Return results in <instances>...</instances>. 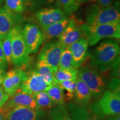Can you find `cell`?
<instances>
[{
  "label": "cell",
  "mask_w": 120,
  "mask_h": 120,
  "mask_svg": "<svg viewBox=\"0 0 120 120\" xmlns=\"http://www.w3.org/2000/svg\"><path fill=\"white\" fill-rule=\"evenodd\" d=\"M120 47L112 40L103 41L93 51L91 55V65L99 71L106 72L120 59Z\"/></svg>",
  "instance_id": "obj_1"
},
{
  "label": "cell",
  "mask_w": 120,
  "mask_h": 120,
  "mask_svg": "<svg viewBox=\"0 0 120 120\" xmlns=\"http://www.w3.org/2000/svg\"><path fill=\"white\" fill-rule=\"evenodd\" d=\"M86 23L97 25L120 21L119 1L109 6L103 7L97 4L90 5L85 14Z\"/></svg>",
  "instance_id": "obj_2"
},
{
  "label": "cell",
  "mask_w": 120,
  "mask_h": 120,
  "mask_svg": "<svg viewBox=\"0 0 120 120\" xmlns=\"http://www.w3.org/2000/svg\"><path fill=\"white\" fill-rule=\"evenodd\" d=\"M84 37L90 46H94L104 38H120V21L102 25H81Z\"/></svg>",
  "instance_id": "obj_3"
},
{
  "label": "cell",
  "mask_w": 120,
  "mask_h": 120,
  "mask_svg": "<svg viewBox=\"0 0 120 120\" xmlns=\"http://www.w3.org/2000/svg\"><path fill=\"white\" fill-rule=\"evenodd\" d=\"M98 101L89 105L88 109L101 120L120 113V94L111 90L103 92Z\"/></svg>",
  "instance_id": "obj_4"
},
{
  "label": "cell",
  "mask_w": 120,
  "mask_h": 120,
  "mask_svg": "<svg viewBox=\"0 0 120 120\" xmlns=\"http://www.w3.org/2000/svg\"><path fill=\"white\" fill-rule=\"evenodd\" d=\"M77 76L88 87L92 96L98 98L102 95L106 83L97 68L91 65H86L78 71Z\"/></svg>",
  "instance_id": "obj_5"
},
{
  "label": "cell",
  "mask_w": 120,
  "mask_h": 120,
  "mask_svg": "<svg viewBox=\"0 0 120 120\" xmlns=\"http://www.w3.org/2000/svg\"><path fill=\"white\" fill-rule=\"evenodd\" d=\"M22 30L20 26H16L9 33L12 44V63L19 67L25 66L30 62Z\"/></svg>",
  "instance_id": "obj_6"
},
{
  "label": "cell",
  "mask_w": 120,
  "mask_h": 120,
  "mask_svg": "<svg viewBox=\"0 0 120 120\" xmlns=\"http://www.w3.org/2000/svg\"><path fill=\"white\" fill-rule=\"evenodd\" d=\"M64 46L59 41L46 43L40 52L38 60H42L56 72L59 68L60 60Z\"/></svg>",
  "instance_id": "obj_7"
},
{
  "label": "cell",
  "mask_w": 120,
  "mask_h": 120,
  "mask_svg": "<svg viewBox=\"0 0 120 120\" xmlns=\"http://www.w3.org/2000/svg\"><path fill=\"white\" fill-rule=\"evenodd\" d=\"M22 31L28 54L36 53L44 41L41 30L34 24L28 23Z\"/></svg>",
  "instance_id": "obj_8"
},
{
  "label": "cell",
  "mask_w": 120,
  "mask_h": 120,
  "mask_svg": "<svg viewBox=\"0 0 120 120\" xmlns=\"http://www.w3.org/2000/svg\"><path fill=\"white\" fill-rule=\"evenodd\" d=\"M17 106H23L34 109H38L32 95L22 91L19 89L14 94L9 97L8 100L0 109L4 115L13 108Z\"/></svg>",
  "instance_id": "obj_9"
},
{
  "label": "cell",
  "mask_w": 120,
  "mask_h": 120,
  "mask_svg": "<svg viewBox=\"0 0 120 120\" xmlns=\"http://www.w3.org/2000/svg\"><path fill=\"white\" fill-rule=\"evenodd\" d=\"M26 72L20 68H15L6 73L3 79L1 87L4 92L11 96L20 89Z\"/></svg>",
  "instance_id": "obj_10"
},
{
  "label": "cell",
  "mask_w": 120,
  "mask_h": 120,
  "mask_svg": "<svg viewBox=\"0 0 120 120\" xmlns=\"http://www.w3.org/2000/svg\"><path fill=\"white\" fill-rule=\"evenodd\" d=\"M49 87V85L43 77L34 70L26 72V77L20 89L27 94L33 95L36 93L46 91Z\"/></svg>",
  "instance_id": "obj_11"
},
{
  "label": "cell",
  "mask_w": 120,
  "mask_h": 120,
  "mask_svg": "<svg viewBox=\"0 0 120 120\" xmlns=\"http://www.w3.org/2000/svg\"><path fill=\"white\" fill-rule=\"evenodd\" d=\"M84 37L81 26L75 18L70 19L69 23L64 31L58 37L60 42L65 47H68L79 39Z\"/></svg>",
  "instance_id": "obj_12"
},
{
  "label": "cell",
  "mask_w": 120,
  "mask_h": 120,
  "mask_svg": "<svg viewBox=\"0 0 120 120\" xmlns=\"http://www.w3.org/2000/svg\"><path fill=\"white\" fill-rule=\"evenodd\" d=\"M35 16L42 28L46 27L67 18L64 11L56 8H42L36 12Z\"/></svg>",
  "instance_id": "obj_13"
},
{
  "label": "cell",
  "mask_w": 120,
  "mask_h": 120,
  "mask_svg": "<svg viewBox=\"0 0 120 120\" xmlns=\"http://www.w3.org/2000/svg\"><path fill=\"white\" fill-rule=\"evenodd\" d=\"M18 14L6 6L0 7V40L6 36L19 22L20 17Z\"/></svg>",
  "instance_id": "obj_14"
},
{
  "label": "cell",
  "mask_w": 120,
  "mask_h": 120,
  "mask_svg": "<svg viewBox=\"0 0 120 120\" xmlns=\"http://www.w3.org/2000/svg\"><path fill=\"white\" fill-rule=\"evenodd\" d=\"M42 115L41 110L17 106L4 114V120H37Z\"/></svg>",
  "instance_id": "obj_15"
},
{
  "label": "cell",
  "mask_w": 120,
  "mask_h": 120,
  "mask_svg": "<svg viewBox=\"0 0 120 120\" xmlns=\"http://www.w3.org/2000/svg\"><path fill=\"white\" fill-rule=\"evenodd\" d=\"M88 44L85 37L80 38L70 46L72 57V64L76 68L80 67L83 64L87 57Z\"/></svg>",
  "instance_id": "obj_16"
},
{
  "label": "cell",
  "mask_w": 120,
  "mask_h": 120,
  "mask_svg": "<svg viewBox=\"0 0 120 120\" xmlns=\"http://www.w3.org/2000/svg\"><path fill=\"white\" fill-rule=\"evenodd\" d=\"M92 95L86 85L79 78L76 79V87L74 94L75 104L79 107L87 108L90 105Z\"/></svg>",
  "instance_id": "obj_17"
},
{
  "label": "cell",
  "mask_w": 120,
  "mask_h": 120,
  "mask_svg": "<svg viewBox=\"0 0 120 120\" xmlns=\"http://www.w3.org/2000/svg\"><path fill=\"white\" fill-rule=\"evenodd\" d=\"M68 109L72 120H102L89 109L78 106L74 103H69Z\"/></svg>",
  "instance_id": "obj_18"
},
{
  "label": "cell",
  "mask_w": 120,
  "mask_h": 120,
  "mask_svg": "<svg viewBox=\"0 0 120 120\" xmlns=\"http://www.w3.org/2000/svg\"><path fill=\"white\" fill-rule=\"evenodd\" d=\"M70 19H66L61 21L53 23L50 26L42 28V34L44 40H50L58 37L65 29L69 23Z\"/></svg>",
  "instance_id": "obj_19"
},
{
  "label": "cell",
  "mask_w": 120,
  "mask_h": 120,
  "mask_svg": "<svg viewBox=\"0 0 120 120\" xmlns=\"http://www.w3.org/2000/svg\"><path fill=\"white\" fill-rule=\"evenodd\" d=\"M35 71L43 77L48 85L56 83L54 77V71L51 67L42 60H38L36 64Z\"/></svg>",
  "instance_id": "obj_20"
},
{
  "label": "cell",
  "mask_w": 120,
  "mask_h": 120,
  "mask_svg": "<svg viewBox=\"0 0 120 120\" xmlns=\"http://www.w3.org/2000/svg\"><path fill=\"white\" fill-rule=\"evenodd\" d=\"M46 91L55 105L59 106L64 104L66 100L64 90L61 88L59 84L52 83L49 85Z\"/></svg>",
  "instance_id": "obj_21"
},
{
  "label": "cell",
  "mask_w": 120,
  "mask_h": 120,
  "mask_svg": "<svg viewBox=\"0 0 120 120\" xmlns=\"http://www.w3.org/2000/svg\"><path fill=\"white\" fill-rule=\"evenodd\" d=\"M32 96L40 110L52 109L55 105L46 91L36 93Z\"/></svg>",
  "instance_id": "obj_22"
},
{
  "label": "cell",
  "mask_w": 120,
  "mask_h": 120,
  "mask_svg": "<svg viewBox=\"0 0 120 120\" xmlns=\"http://www.w3.org/2000/svg\"><path fill=\"white\" fill-rule=\"evenodd\" d=\"M78 69L76 68L70 69H61L58 68L56 72H54L56 83L60 82L66 80H76L77 77Z\"/></svg>",
  "instance_id": "obj_23"
},
{
  "label": "cell",
  "mask_w": 120,
  "mask_h": 120,
  "mask_svg": "<svg viewBox=\"0 0 120 120\" xmlns=\"http://www.w3.org/2000/svg\"><path fill=\"white\" fill-rule=\"evenodd\" d=\"M52 120H72L65 105H59L51 112Z\"/></svg>",
  "instance_id": "obj_24"
},
{
  "label": "cell",
  "mask_w": 120,
  "mask_h": 120,
  "mask_svg": "<svg viewBox=\"0 0 120 120\" xmlns=\"http://www.w3.org/2000/svg\"><path fill=\"white\" fill-rule=\"evenodd\" d=\"M59 68L61 69L75 68L72 64V54L69 47H64L63 50L60 60Z\"/></svg>",
  "instance_id": "obj_25"
},
{
  "label": "cell",
  "mask_w": 120,
  "mask_h": 120,
  "mask_svg": "<svg viewBox=\"0 0 120 120\" xmlns=\"http://www.w3.org/2000/svg\"><path fill=\"white\" fill-rule=\"evenodd\" d=\"M58 84L63 90H65L67 92L66 94L64 95L65 100L70 101L73 99L76 87V79L64 81Z\"/></svg>",
  "instance_id": "obj_26"
},
{
  "label": "cell",
  "mask_w": 120,
  "mask_h": 120,
  "mask_svg": "<svg viewBox=\"0 0 120 120\" xmlns=\"http://www.w3.org/2000/svg\"><path fill=\"white\" fill-rule=\"evenodd\" d=\"M57 2L61 10L68 14L77 10L80 4L77 0H57Z\"/></svg>",
  "instance_id": "obj_27"
},
{
  "label": "cell",
  "mask_w": 120,
  "mask_h": 120,
  "mask_svg": "<svg viewBox=\"0 0 120 120\" xmlns=\"http://www.w3.org/2000/svg\"><path fill=\"white\" fill-rule=\"evenodd\" d=\"M3 52L7 64L12 63V44L9 34L1 40Z\"/></svg>",
  "instance_id": "obj_28"
},
{
  "label": "cell",
  "mask_w": 120,
  "mask_h": 120,
  "mask_svg": "<svg viewBox=\"0 0 120 120\" xmlns=\"http://www.w3.org/2000/svg\"><path fill=\"white\" fill-rule=\"evenodd\" d=\"M6 6L16 13H21L25 11L26 4L25 0H6Z\"/></svg>",
  "instance_id": "obj_29"
},
{
  "label": "cell",
  "mask_w": 120,
  "mask_h": 120,
  "mask_svg": "<svg viewBox=\"0 0 120 120\" xmlns=\"http://www.w3.org/2000/svg\"><path fill=\"white\" fill-rule=\"evenodd\" d=\"M120 78L113 77L110 79L108 84V87L110 89L109 90L117 93L118 94H120Z\"/></svg>",
  "instance_id": "obj_30"
},
{
  "label": "cell",
  "mask_w": 120,
  "mask_h": 120,
  "mask_svg": "<svg viewBox=\"0 0 120 120\" xmlns=\"http://www.w3.org/2000/svg\"><path fill=\"white\" fill-rule=\"evenodd\" d=\"M116 0H81V2H91L103 7L109 6L115 2Z\"/></svg>",
  "instance_id": "obj_31"
},
{
  "label": "cell",
  "mask_w": 120,
  "mask_h": 120,
  "mask_svg": "<svg viewBox=\"0 0 120 120\" xmlns=\"http://www.w3.org/2000/svg\"><path fill=\"white\" fill-rule=\"evenodd\" d=\"M9 95L4 92L1 86H0V109L6 102L9 98Z\"/></svg>",
  "instance_id": "obj_32"
},
{
  "label": "cell",
  "mask_w": 120,
  "mask_h": 120,
  "mask_svg": "<svg viewBox=\"0 0 120 120\" xmlns=\"http://www.w3.org/2000/svg\"><path fill=\"white\" fill-rule=\"evenodd\" d=\"M7 64H0V86L2 84L4 75L6 74V69Z\"/></svg>",
  "instance_id": "obj_33"
},
{
  "label": "cell",
  "mask_w": 120,
  "mask_h": 120,
  "mask_svg": "<svg viewBox=\"0 0 120 120\" xmlns=\"http://www.w3.org/2000/svg\"><path fill=\"white\" fill-rule=\"evenodd\" d=\"M0 64H7L6 62L5 58H4V52H3L2 42L1 40H0Z\"/></svg>",
  "instance_id": "obj_34"
},
{
  "label": "cell",
  "mask_w": 120,
  "mask_h": 120,
  "mask_svg": "<svg viewBox=\"0 0 120 120\" xmlns=\"http://www.w3.org/2000/svg\"><path fill=\"white\" fill-rule=\"evenodd\" d=\"M106 120H120V116L119 115H117V116L108 117Z\"/></svg>",
  "instance_id": "obj_35"
},
{
  "label": "cell",
  "mask_w": 120,
  "mask_h": 120,
  "mask_svg": "<svg viewBox=\"0 0 120 120\" xmlns=\"http://www.w3.org/2000/svg\"><path fill=\"white\" fill-rule=\"evenodd\" d=\"M4 113L0 110V120H4Z\"/></svg>",
  "instance_id": "obj_36"
},
{
  "label": "cell",
  "mask_w": 120,
  "mask_h": 120,
  "mask_svg": "<svg viewBox=\"0 0 120 120\" xmlns=\"http://www.w3.org/2000/svg\"><path fill=\"white\" fill-rule=\"evenodd\" d=\"M53 1L54 0H47V2H53Z\"/></svg>",
  "instance_id": "obj_37"
},
{
  "label": "cell",
  "mask_w": 120,
  "mask_h": 120,
  "mask_svg": "<svg viewBox=\"0 0 120 120\" xmlns=\"http://www.w3.org/2000/svg\"><path fill=\"white\" fill-rule=\"evenodd\" d=\"M3 2H4V0H0V6L1 5V4H2Z\"/></svg>",
  "instance_id": "obj_38"
},
{
  "label": "cell",
  "mask_w": 120,
  "mask_h": 120,
  "mask_svg": "<svg viewBox=\"0 0 120 120\" xmlns=\"http://www.w3.org/2000/svg\"><path fill=\"white\" fill-rule=\"evenodd\" d=\"M77 1L79 3V4H81V0H77Z\"/></svg>",
  "instance_id": "obj_39"
}]
</instances>
